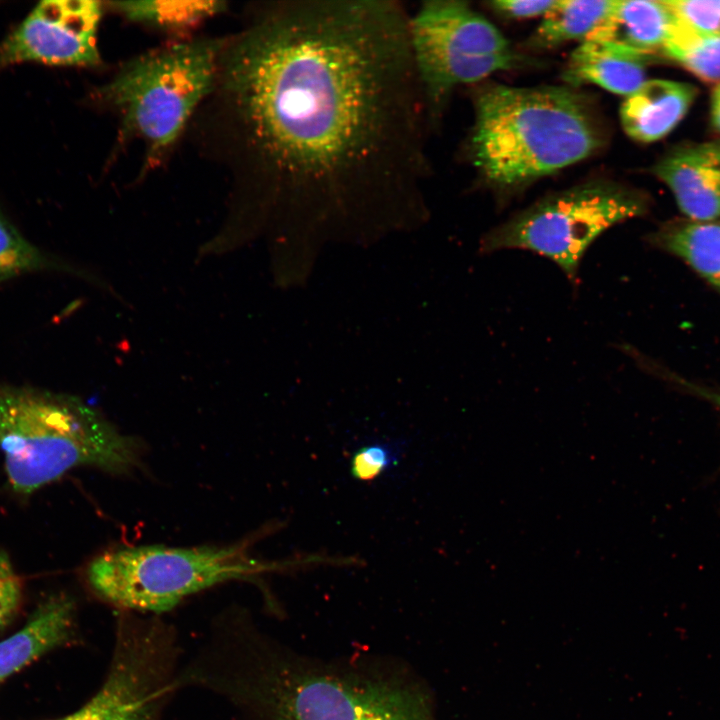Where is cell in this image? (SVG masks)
I'll list each match as a JSON object with an SVG mask.
<instances>
[{"label":"cell","instance_id":"cell-6","mask_svg":"<svg viewBox=\"0 0 720 720\" xmlns=\"http://www.w3.org/2000/svg\"><path fill=\"white\" fill-rule=\"evenodd\" d=\"M246 547L121 548L93 559L86 579L99 597L115 606L163 613L216 584L279 568L252 558Z\"/></svg>","mask_w":720,"mask_h":720},{"label":"cell","instance_id":"cell-15","mask_svg":"<svg viewBox=\"0 0 720 720\" xmlns=\"http://www.w3.org/2000/svg\"><path fill=\"white\" fill-rule=\"evenodd\" d=\"M672 21L673 14L664 1L616 0L587 40L613 43L649 56L662 51Z\"/></svg>","mask_w":720,"mask_h":720},{"label":"cell","instance_id":"cell-5","mask_svg":"<svg viewBox=\"0 0 720 720\" xmlns=\"http://www.w3.org/2000/svg\"><path fill=\"white\" fill-rule=\"evenodd\" d=\"M223 40H193L150 51L125 64L100 89L121 117L122 130L141 137L148 162L158 161L181 135L216 76Z\"/></svg>","mask_w":720,"mask_h":720},{"label":"cell","instance_id":"cell-17","mask_svg":"<svg viewBox=\"0 0 720 720\" xmlns=\"http://www.w3.org/2000/svg\"><path fill=\"white\" fill-rule=\"evenodd\" d=\"M662 51L699 78L720 80V36L700 32L673 14Z\"/></svg>","mask_w":720,"mask_h":720},{"label":"cell","instance_id":"cell-26","mask_svg":"<svg viewBox=\"0 0 720 720\" xmlns=\"http://www.w3.org/2000/svg\"><path fill=\"white\" fill-rule=\"evenodd\" d=\"M703 395L720 408V393H703Z\"/></svg>","mask_w":720,"mask_h":720},{"label":"cell","instance_id":"cell-10","mask_svg":"<svg viewBox=\"0 0 720 720\" xmlns=\"http://www.w3.org/2000/svg\"><path fill=\"white\" fill-rule=\"evenodd\" d=\"M95 0H44L0 43V68L24 62L54 66L100 63Z\"/></svg>","mask_w":720,"mask_h":720},{"label":"cell","instance_id":"cell-14","mask_svg":"<svg viewBox=\"0 0 720 720\" xmlns=\"http://www.w3.org/2000/svg\"><path fill=\"white\" fill-rule=\"evenodd\" d=\"M646 58L613 43L586 40L572 52L564 75L571 84L592 83L627 97L645 81Z\"/></svg>","mask_w":720,"mask_h":720},{"label":"cell","instance_id":"cell-20","mask_svg":"<svg viewBox=\"0 0 720 720\" xmlns=\"http://www.w3.org/2000/svg\"><path fill=\"white\" fill-rule=\"evenodd\" d=\"M52 266L50 259L0 212V283Z\"/></svg>","mask_w":720,"mask_h":720},{"label":"cell","instance_id":"cell-13","mask_svg":"<svg viewBox=\"0 0 720 720\" xmlns=\"http://www.w3.org/2000/svg\"><path fill=\"white\" fill-rule=\"evenodd\" d=\"M695 94V87L687 83L645 80L621 105L620 120L625 133L643 143L659 140L684 117Z\"/></svg>","mask_w":720,"mask_h":720},{"label":"cell","instance_id":"cell-9","mask_svg":"<svg viewBox=\"0 0 720 720\" xmlns=\"http://www.w3.org/2000/svg\"><path fill=\"white\" fill-rule=\"evenodd\" d=\"M176 633L158 620L122 615L105 680L78 710L54 720H161L179 679Z\"/></svg>","mask_w":720,"mask_h":720},{"label":"cell","instance_id":"cell-7","mask_svg":"<svg viewBox=\"0 0 720 720\" xmlns=\"http://www.w3.org/2000/svg\"><path fill=\"white\" fill-rule=\"evenodd\" d=\"M408 41L431 130L455 88L519 64L501 31L464 1H423L409 12Z\"/></svg>","mask_w":720,"mask_h":720},{"label":"cell","instance_id":"cell-25","mask_svg":"<svg viewBox=\"0 0 720 720\" xmlns=\"http://www.w3.org/2000/svg\"><path fill=\"white\" fill-rule=\"evenodd\" d=\"M711 112L713 125L720 131V85L713 91Z\"/></svg>","mask_w":720,"mask_h":720},{"label":"cell","instance_id":"cell-21","mask_svg":"<svg viewBox=\"0 0 720 720\" xmlns=\"http://www.w3.org/2000/svg\"><path fill=\"white\" fill-rule=\"evenodd\" d=\"M675 17L692 28L720 36V1L669 0L664 1Z\"/></svg>","mask_w":720,"mask_h":720},{"label":"cell","instance_id":"cell-16","mask_svg":"<svg viewBox=\"0 0 720 720\" xmlns=\"http://www.w3.org/2000/svg\"><path fill=\"white\" fill-rule=\"evenodd\" d=\"M616 0H558L542 17L531 42L552 47L573 40L585 41L610 14Z\"/></svg>","mask_w":720,"mask_h":720},{"label":"cell","instance_id":"cell-23","mask_svg":"<svg viewBox=\"0 0 720 720\" xmlns=\"http://www.w3.org/2000/svg\"><path fill=\"white\" fill-rule=\"evenodd\" d=\"M23 597V586L9 556L0 550V630L17 615Z\"/></svg>","mask_w":720,"mask_h":720},{"label":"cell","instance_id":"cell-2","mask_svg":"<svg viewBox=\"0 0 720 720\" xmlns=\"http://www.w3.org/2000/svg\"><path fill=\"white\" fill-rule=\"evenodd\" d=\"M222 664L189 672L247 720H434L426 689L406 673L299 655L259 632H233Z\"/></svg>","mask_w":720,"mask_h":720},{"label":"cell","instance_id":"cell-27","mask_svg":"<svg viewBox=\"0 0 720 720\" xmlns=\"http://www.w3.org/2000/svg\"><path fill=\"white\" fill-rule=\"evenodd\" d=\"M712 281H713L717 286L720 287V276L717 277L716 279L712 280Z\"/></svg>","mask_w":720,"mask_h":720},{"label":"cell","instance_id":"cell-3","mask_svg":"<svg viewBox=\"0 0 720 720\" xmlns=\"http://www.w3.org/2000/svg\"><path fill=\"white\" fill-rule=\"evenodd\" d=\"M470 154L496 187H519L593 154L602 135L584 98L567 87L487 84L475 95Z\"/></svg>","mask_w":720,"mask_h":720},{"label":"cell","instance_id":"cell-24","mask_svg":"<svg viewBox=\"0 0 720 720\" xmlns=\"http://www.w3.org/2000/svg\"><path fill=\"white\" fill-rule=\"evenodd\" d=\"M558 0H496L491 2L498 13L516 19L545 16Z\"/></svg>","mask_w":720,"mask_h":720},{"label":"cell","instance_id":"cell-22","mask_svg":"<svg viewBox=\"0 0 720 720\" xmlns=\"http://www.w3.org/2000/svg\"><path fill=\"white\" fill-rule=\"evenodd\" d=\"M397 456V452L386 444L362 447L352 458V475L361 481H371L395 464Z\"/></svg>","mask_w":720,"mask_h":720},{"label":"cell","instance_id":"cell-19","mask_svg":"<svg viewBox=\"0 0 720 720\" xmlns=\"http://www.w3.org/2000/svg\"><path fill=\"white\" fill-rule=\"evenodd\" d=\"M657 239L710 280L720 276V223L695 222L665 232Z\"/></svg>","mask_w":720,"mask_h":720},{"label":"cell","instance_id":"cell-18","mask_svg":"<svg viewBox=\"0 0 720 720\" xmlns=\"http://www.w3.org/2000/svg\"><path fill=\"white\" fill-rule=\"evenodd\" d=\"M128 19L165 29H182L225 9V2L196 1H115L109 3Z\"/></svg>","mask_w":720,"mask_h":720},{"label":"cell","instance_id":"cell-12","mask_svg":"<svg viewBox=\"0 0 720 720\" xmlns=\"http://www.w3.org/2000/svg\"><path fill=\"white\" fill-rule=\"evenodd\" d=\"M75 624L71 598L57 594L43 600L20 630L0 641V684L44 654L70 643Z\"/></svg>","mask_w":720,"mask_h":720},{"label":"cell","instance_id":"cell-8","mask_svg":"<svg viewBox=\"0 0 720 720\" xmlns=\"http://www.w3.org/2000/svg\"><path fill=\"white\" fill-rule=\"evenodd\" d=\"M643 198L606 180H591L538 200L488 232L480 249L532 251L576 283L583 256L606 230L645 211Z\"/></svg>","mask_w":720,"mask_h":720},{"label":"cell","instance_id":"cell-4","mask_svg":"<svg viewBox=\"0 0 720 720\" xmlns=\"http://www.w3.org/2000/svg\"><path fill=\"white\" fill-rule=\"evenodd\" d=\"M0 452L10 489L24 496L81 466L128 473L141 456L136 440L81 400L10 384L0 385Z\"/></svg>","mask_w":720,"mask_h":720},{"label":"cell","instance_id":"cell-11","mask_svg":"<svg viewBox=\"0 0 720 720\" xmlns=\"http://www.w3.org/2000/svg\"><path fill=\"white\" fill-rule=\"evenodd\" d=\"M654 172L686 216L697 222L720 216V142L673 151L656 164Z\"/></svg>","mask_w":720,"mask_h":720},{"label":"cell","instance_id":"cell-1","mask_svg":"<svg viewBox=\"0 0 720 720\" xmlns=\"http://www.w3.org/2000/svg\"><path fill=\"white\" fill-rule=\"evenodd\" d=\"M195 112L235 194L304 221L422 209L431 131L396 0L257 3Z\"/></svg>","mask_w":720,"mask_h":720}]
</instances>
